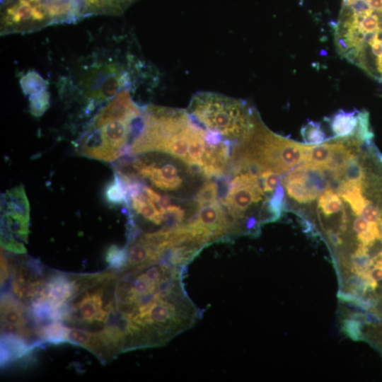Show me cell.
<instances>
[{"label": "cell", "mask_w": 382, "mask_h": 382, "mask_svg": "<svg viewBox=\"0 0 382 382\" xmlns=\"http://www.w3.org/2000/svg\"><path fill=\"white\" fill-rule=\"evenodd\" d=\"M142 115L129 90L121 89L88 123L78 140L77 153L108 163L128 154L129 139L139 129Z\"/></svg>", "instance_id": "1"}, {"label": "cell", "mask_w": 382, "mask_h": 382, "mask_svg": "<svg viewBox=\"0 0 382 382\" xmlns=\"http://www.w3.org/2000/svg\"><path fill=\"white\" fill-rule=\"evenodd\" d=\"M204 129L187 110L147 105L129 154L165 153L187 164L191 145Z\"/></svg>", "instance_id": "2"}, {"label": "cell", "mask_w": 382, "mask_h": 382, "mask_svg": "<svg viewBox=\"0 0 382 382\" xmlns=\"http://www.w3.org/2000/svg\"><path fill=\"white\" fill-rule=\"evenodd\" d=\"M187 111L204 129L233 144L250 131L258 116L245 101L209 91L194 94Z\"/></svg>", "instance_id": "3"}, {"label": "cell", "mask_w": 382, "mask_h": 382, "mask_svg": "<svg viewBox=\"0 0 382 382\" xmlns=\"http://www.w3.org/2000/svg\"><path fill=\"white\" fill-rule=\"evenodd\" d=\"M234 177L226 180L224 197L220 198L236 232L245 234V224L248 211L257 204L265 195L260 177L248 170L233 173Z\"/></svg>", "instance_id": "4"}, {"label": "cell", "mask_w": 382, "mask_h": 382, "mask_svg": "<svg viewBox=\"0 0 382 382\" xmlns=\"http://www.w3.org/2000/svg\"><path fill=\"white\" fill-rule=\"evenodd\" d=\"M29 311H26L22 301L13 294L4 293L1 298V333L18 335L31 342L37 336L35 330L30 325ZM32 319V318H31Z\"/></svg>", "instance_id": "5"}, {"label": "cell", "mask_w": 382, "mask_h": 382, "mask_svg": "<svg viewBox=\"0 0 382 382\" xmlns=\"http://www.w3.org/2000/svg\"><path fill=\"white\" fill-rule=\"evenodd\" d=\"M12 291L21 301L30 303L37 295L47 275L36 260H23L11 267Z\"/></svg>", "instance_id": "6"}, {"label": "cell", "mask_w": 382, "mask_h": 382, "mask_svg": "<svg viewBox=\"0 0 382 382\" xmlns=\"http://www.w3.org/2000/svg\"><path fill=\"white\" fill-rule=\"evenodd\" d=\"M46 10L52 23H74L83 18L81 0H36Z\"/></svg>", "instance_id": "7"}, {"label": "cell", "mask_w": 382, "mask_h": 382, "mask_svg": "<svg viewBox=\"0 0 382 382\" xmlns=\"http://www.w3.org/2000/svg\"><path fill=\"white\" fill-rule=\"evenodd\" d=\"M127 208L131 209L129 212L139 215L153 225L163 226L161 228L168 226L167 217L148 199L143 191L129 199Z\"/></svg>", "instance_id": "8"}, {"label": "cell", "mask_w": 382, "mask_h": 382, "mask_svg": "<svg viewBox=\"0 0 382 382\" xmlns=\"http://www.w3.org/2000/svg\"><path fill=\"white\" fill-rule=\"evenodd\" d=\"M37 346L13 334L1 335V365L8 364L15 360L29 355Z\"/></svg>", "instance_id": "9"}, {"label": "cell", "mask_w": 382, "mask_h": 382, "mask_svg": "<svg viewBox=\"0 0 382 382\" xmlns=\"http://www.w3.org/2000/svg\"><path fill=\"white\" fill-rule=\"evenodd\" d=\"M137 0H81L83 17L119 16Z\"/></svg>", "instance_id": "10"}, {"label": "cell", "mask_w": 382, "mask_h": 382, "mask_svg": "<svg viewBox=\"0 0 382 382\" xmlns=\"http://www.w3.org/2000/svg\"><path fill=\"white\" fill-rule=\"evenodd\" d=\"M330 127L337 137L355 135L359 123V112L339 110L328 119Z\"/></svg>", "instance_id": "11"}, {"label": "cell", "mask_w": 382, "mask_h": 382, "mask_svg": "<svg viewBox=\"0 0 382 382\" xmlns=\"http://www.w3.org/2000/svg\"><path fill=\"white\" fill-rule=\"evenodd\" d=\"M332 149V143H323L315 146H308L303 163L323 168L330 161Z\"/></svg>", "instance_id": "12"}, {"label": "cell", "mask_w": 382, "mask_h": 382, "mask_svg": "<svg viewBox=\"0 0 382 382\" xmlns=\"http://www.w3.org/2000/svg\"><path fill=\"white\" fill-rule=\"evenodd\" d=\"M105 199L112 205L128 206L129 200L125 189L115 173L113 179L105 188Z\"/></svg>", "instance_id": "13"}, {"label": "cell", "mask_w": 382, "mask_h": 382, "mask_svg": "<svg viewBox=\"0 0 382 382\" xmlns=\"http://www.w3.org/2000/svg\"><path fill=\"white\" fill-rule=\"evenodd\" d=\"M352 154L350 149L342 141L334 142L332 143L330 158L326 166L337 171L342 176L345 166Z\"/></svg>", "instance_id": "14"}, {"label": "cell", "mask_w": 382, "mask_h": 382, "mask_svg": "<svg viewBox=\"0 0 382 382\" xmlns=\"http://www.w3.org/2000/svg\"><path fill=\"white\" fill-rule=\"evenodd\" d=\"M318 207L322 214L330 216L343 210V204L338 194L332 189L325 190L320 194L318 199Z\"/></svg>", "instance_id": "15"}, {"label": "cell", "mask_w": 382, "mask_h": 382, "mask_svg": "<svg viewBox=\"0 0 382 382\" xmlns=\"http://www.w3.org/2000/svg\"><path fill=\"white\" fill-rule=\"evenodd\" d=\"M219 193V186L215 181L207 180L204 182L196 193L194 199L196 208L198 209L217 202Z\"/></svg>", "instance_id": "16"}, {"label": "cell", "mask_w": 382, "mask_h": 382, "mask_svg": "<svg viewBox=\"0 0 382 382\" xmlns=\"http://www.w3.org/2000/svg\"><path fill=\"white\" fill-rule=\"evenodd\" d=\"M352 263L355 272L362 276L374 265V259L370 257L369 248L360 245L352 257Z\"/></svg>", "instance_id": "17"}, {"label": "cell", "mask_w": 382, "mask_h": 382, "mask_svg": "<svg viewBox=\"0 0 382 382\" xmlns=\"http://www.w3.org/2000/svg\"><path fill=\"white\" fill-rule=\"evenodd\" d=\"M105 257L110 269L120 272L127 265V248L126 247L120 248L116 245H112L106 250Z\"/></svg>", "instance_id": "18"}, {"label": "cell", "mask_w": 382, "mask_h": 382, "mask_svg": "<svg viewBox=\"0 0 382 382\" xmlns=\"http://www.w3.org/2000/svg\"><path fill=\"white\" fill-rule=\"evenodd\" d=\"M342 175L346 180L362 181L366 178V170L357 157L352 154L343 169Z\"/></svg>", "instance_id": "19"}, {"label": "cell", "mask_w": 382, "mask_h": 382, "mask_svg": "<svg viewBox=\"0 0 382 382\" xmlns=\"http://www.w3.org/2000/svg\"><path fill=\"white\" fill-rule=\"evenodd\" d=\"M301 133L307 144H319L326 139V134L319 122L313 121L308 122L301 128Z\"/></svg>", "instance_id": "20"}, {"label": "cell", "mask_w": 382, "mask_h": 382, "mask_svg": "<svg viewBox=\"0 0 382 382\" xmlns=\"http://www.w3.org/2000/svg\"><path fill=\"white\" fill-rule=\"evenodd\" d=\"M259 177L262 180L261 183L264 192H271L272 194L282 180L279 173L270 170L262 172Z\"/></svg>", "instance_id": "21"}, {"label": "cell", "mask_w": 382, "mask_h": 382, "mask_svg": "<svg viewBox=\"0 0 382 382\" xmlns=\"http://www.w3.org/2000/svg\"><path fill=\"white\" fill-rule=\"evenodd\" d=\"M361 323L354 320H346L343 325L345 332L354 340L361 338Z\"/></svg>", "instance_id": "22"}, {"label": "cell", "mask_w": 382, "mask_h": 382, "mask_svg": "<svg viewBox=\"0 0 382 382\" xmlns=\"http://www.w3.org/2000/svg\"><path fill=\"white\" fill-rule=\"evenodd\" d=\"M371 222L368 221L362 216L357 217L353 223V229L357 234L365 232L370 226Z\"/></svg>", "instance_id": "23"}, {"label": "cell", "mask_w": 382, "mask_h": 382, "mask_svg": "<svg viewBox=\"0 0 382 382\" xmlns=\"http://www.w3.org/2000/svg\"><path fill=\"white\" fill-rule=\"evenodd\" d=\"M9 275L8 262L5 257L4 255L1 253V284L6 282Z\"/></svg>", "instance_id": "24"}, {"label": "cell", "mask_w": 382, "mask_h": 382, "mask_svg": "<svg viewBox=\"0 0 382 382\" xmlns=\"http://www.w3.org/2000/svg\"><path fill=\"white\" fill-rule=\"evenodd\" d=\"M367 274L369 277L375 282H378L382 279V266L374 264L373 268L370 269Z\"/></svg>", "instance_id": "25"}, {"label": "cell", "mask_w": 382, "mask_h": 382, "mask_svg": "<svg viewBox=\"0 0 382 382\" xmlns=\"http://www.w3.org/2000/svg\"><path fill=\"white\" fill-rule=\"evenodd\" d=\"M328 238H329L330 241L332 242V243L334 245L337 246V245H339L342 244V239L335 232L331 231H328Z\"/></svg>", "instance_id": "26"}]
</instances>
